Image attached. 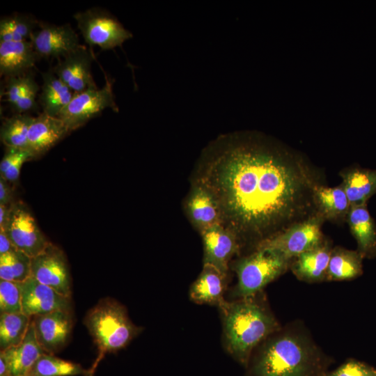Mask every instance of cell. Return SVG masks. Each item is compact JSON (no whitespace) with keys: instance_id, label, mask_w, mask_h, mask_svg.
Returning <instances> with one entry per match:
<instances>
[{"instance_id":"cell-1","label":"cell","mask_w":376,"mask_h":376,"mask_svg":"<svg viewBox=\"0 0 376 376\" xmlns=\"http://www.w3.org/2000/svg\"><path fill=\"white\" fill-rule=\"evenodd\" d=\"M204 159L198 185L240 244H258L315 210L313 188L320 182L305 159L282 143L256 133L230 134L213 143Z\"/></svg>"},{"instance_id":"cell-15","label":"cell","mask_w":376,"mask_h":376,"mask_svg":"<svg viewBox=\"0 0 376 376\" xmlns=\"http://www.w3.org/2000/svg\"><path fill=\"white\" fill-rule=\"evenodd\" d=\"M92 53L81 45L58 59L52 70L75 93L97 88L91 72Z\"/></svg>"},{"instance_id":"cell-24","label":"cell","mask_w":376,"mask_h":376,"mask_svg":"<svg viewBox=\"0 0 376 376\" xmlns=\"http://www.w3.org/2000/svg\"><path fill=\"white\" fill-rule=\"evenodd\" d=\"M187 205L191 220L201 232L214 225L222 224L215 199L203 187L198 185L194 189Z\"/></svg>"},{"instance_id":"cell-27","label":"cell","mask_w":376,"mask_h":376,"mask_svg":"<svg viewBox=\"0 0 376 376\" xmlns=\"http://www.w3.org/2000/svg\"><path fill=\"white\" fill-rule=\"evenodd\" d=\"M31 322V318L24 313H1L0 347L5 350L19 345L24 340Z\"/></svg>"},{"instance_id":"cell-31","label":"cell","mask_w":376,"mask_h":376,"mask_svg":"<svg viewBox=\"0 0 376 376\" xmlns=\"http://www.w3.org/2000/svg\"><path fill=\"white\" fill-rule=\"evenodd\" d=\"M31 258L14 249L0 255V279L22 283L31 276Z\"/></svg>"},{"instance_id":"cell-28","label":"cell","mask_w":376,"mask_h":376,"mask_svg":"<svg viewBox=\"0 0 376 376\" xmlns=\"http://www.w3.org/2000/svg\"><path fill=\"white\" fill-rule=\"evenodd\" d=\"M34 119L29 113H17L3 120L0 130L1 142L6 146L26 148L29 127Z\"/></svg>"},{"instance_id":"cell-10","label":"cell","mask_w":376,"mask_h":376,"mask_svg":"<svg viewBox=\"0 0 376 376\" xmlns=\"http://www.w3.org/2000/svg\"><path fill=\"white\" fill-rule=\"evenodd\" d=\"M31 276L63 295L71 297V276L63 251L50 242L31 258Z\"/></svg>"},{"instance_id":"cell-21","label":"cell","mask_w":376,"mask_h":376,"mask_svg":"<svg viewBox=\"0 0 376 376\" xmlns=\"http://www.w3.org/2000/svg\"><path fill=\"white\" fill-rule=\"evenodd\" d=\"M0 352L6 360L11 376L29 375L36 361L45 353L36 340L31 319L22 342Z\"/></svg>"},{"instance_id":"cell-34","label":"cell","mask_w":376,"mask_h":376,"mask_svg":"<svg viewBox=\"0 0 376 376\" xmlns=\"http://www.w3.org/2000/svg\"><path fill=\"white\" fill-rule=\"evenodd\" d=\"M39 86L33 75L28 72L25 75V81L21 96L13 109L18 113H24L33 109L36 106V95Z\"/></svg>"},{"instance_id":"cell-33","label":"cell","mask_w":376,"mask_h":376,"mask_svg":"<svg viewBox=\"0 0 376 376\" xmlns=\"http://www.w3.org/2000/svg\"><path fill=\"white\" fill-rule=\"evenodd\" d=\"M0 312L1 313L22 312L19 283L0 279Z\"/></svg>"},{"instance_id":"cell-6","label":"cell","mask_w":376,"mask_h":376,"mask_svg":"<svg viewBox=\"0 0 376 376\" xmlns=\"http://www.w3.org/2000/svg\"><path fill=\"white\" fill-rule=\"evenodd\" d=\"M324 221L321 216L315 214L262 241L256 248L273 251L292 261L293 258L314 248L324 240L321 227Z\"/></svg>"},{"instance_id":"cell-38","label":"cell","mask_w":376,"mask_h":376,"mask_svg":"<svg viewBox=\"0 0 376 376\" xmlns=\"http://www.w3.org/2000/svg\"><path fill=\"white\" fill-rule=\"evenodd\" d=\"M15 249L8 237L3 228H0V255L6 253Z\"/></svg>"},{"instance_id":"cell-18","label":"cell","mask_w":376,"mask_h":376,"mask_svg":"<svg viewBox=\"0 0 376 376\" xmlns=\"http://www.w3.org/2000/svg\"><path fill=\"white\" fill-rule=\"evenodd\" d=\"M331 250V244L324 238L318 246L292 260L290 267L293 274L308 283L326 281Z\"/></svg>"},{"instance_id":"cell-22","label":"cell","mask_w":376,"mask_h":376,"mask_svg":"<svg viewBox=\"0 0 376 376\" xmlns=\"http://www.w3.org/2000/svg\"><path fill=\"white\" fill-rule=\"evenodd\" d=\"M339 174L350 206L367 204L376 194V169L352 166Z\"/></svg>"},{"instance_id":"cell-26","label":"cell","mask_w":376,"mask_h":376,"mask_svg":"<svg viewBox=\"0 0 376 376\" xmlns=\"http://www.w3.org/2000/svg\"><path fill=\"white\" fill-rule=\"evenodd\" d=\"M363 256L358 251L336 246L331 250L326 281L355 279L362 274Z\"/></svg>"},{"instance_id":"cell-16","label":"cell","mask_w":376,"mask_h":376,"mask_svg":"<svg viewBox=\"0 0 376 376\" xmlns=\"http://www.w3.org/2000/svg\"><path fill=\"white\" fill-rule=\"evenodd\" d=\"M228 284V274L212 265H203L201 272L189 288V299L198 304L218 307L226 300Z\"/></svg>"},{"instance_id":"cell-12","label":"cell","mask_w":376,"mask_h":376,"mask_svg":"<svg viewBox=\"0 0 376 376\" xmlns=\"http://www.w3.org/2000/svg\"><path fill=\"white\" fill-rule=\"evenodd\" d=\"M22 311L29 318L57 311L72 312L71 297L61 295L32 276L19 283Z\"/></svg>"},{"instance_id":"cell-40","label":"cell","mask_w":376,"mask_h":376,"mask_svg":"<svg viewBox=\"0 0 376 376\" xmlns=\"http://www.w3.org/2000/svg\"><path fill=\"white\" fill-rule=\"evenodd\" d=\"M9 212V206L0 204V227H3L6 223Z\"/></svg>"},{"instance_id":"cell-17","label":"cell","mask_w":376,"mask_h":376,"mask_svg":"<svg viewBox=\"0 0 376 376\" xmlns=\"http://www.w3.org/2000/svg\"><path fill=\"white\" fill-rule=\"evenodd\" d=\"M69 132L59 118L42 112L34 117L29 127L27 149L36 158L47 152Z\"/></svg>"},{"instance_id":"cell-2","label":"cell","mask_w":376,"mask_h":376,"mask_svg":"<svg viewBox=\"0 0 376 376\" xmlns=\"http://www.w3.org/2000/svg\"><path fill=\"white\" fill-rule=\"evenodd\" d=\"M261 295L262 292L248 297L226 299L217 307L222 323L223 346L243 365L248 363L256 347L279 329Z\"/></svg>"},{"instance_id":"cell-37","label":"cell","mask_w":376,"mask_h":376,"mask_svg":"<svg viewBox=\"0 0 376 376\" xmlns=\"http://www.w3.org/2000/svg\"><path fill=\"white\" fill-rule=\"evenodd\" d=\"M10 182L3 178L0 177V204L10 206L13 199V189L10 187Z\"/></svg>"},{"instance_id":"cell-30","label":"cell","mask_w":376,"mask_h":376,"mask_svg":"<svg viewBox=\"0 0 376 376\" xmlns=\"http://www.w3.org/2000/svg\"><path fill=\"white\" fill-rule=\"evenodd\" d=\"M39 22L29 15L15 13L0 20V42L29 40Z\"/></svg>"},{"instance_id":"cell-23","label":"cell","mask_w":376,"mask_h":376,"mask_svg":"<svg viewBox=\"0 0 376 376\" xmlns=\"http://www.w3.org/2000/svg\"><path fill=\"white\" fill-rule=\"evenodd\" d=\"M312 197L315 213L324 220L346 219L350 205L341 185L329 187L318 183L313 188Z\"/></svg>"},{"instance_id":"cell-25","label":"cell","mask_w":376,"mask_h":376,"mask_svg":"<svg viewBox=\"0 0 376 376\" xmlns=\"http://www.w3.org/2000/svg\"><path fill=\"white\" fill-rule=\"evenodd\" d=\"M42 85L39 95L42 112L57 117L72 100L75 93L49 70L42 73Z\"/></svg>"},{"instance_id":"cell-7","label":"cell","mask_w":376,"mask_h":376,"mask_svg":"<svg viewBox=\"0 0 376 376\" xmlns=\"http://www.w3.org/2000/svg\"><path fill=\"white\" fill-rule=\"evenodd\" d=\"M74 17L82 37L90 46L111 49L120 47L132 37V33L106 10L91 8L75 13Z\"/></svg>"},{"instance_id":"cell-36","label":"cell","mask_w":376,"mask_h":376,"mask_svg":"<svg viewBox=\"0 0 376 376\" xmlns=\"http://www.w3.org/2000/svg\"><path fill=\"white\" fill-rule=\"evenodd\" d=\"M327 376H376V370L361 362L349 361Z\"/></svg>"},{"instance_id":"cell-32","label":"cell","mask_w":376,"mask_h":376,"mask_svg":"<svg viewBox=\"0 0 376 376\" xmlns=\"http://www.w3.org/2000/svg\"><path fill=\"white\" fill-rule=\"evenodd\" d=\"M0 162V177L8 182H16L24 162L34 157L29 149L6 147Z\"/></svg>"},{"instance_id":"cell-9","label":"cell","mask_w":376,"mask_h":376,"mask_svg":"<svg viewBox=\"0 0 376 376\" xmlns=\"http://www.w3.org/2000/svg\"><path fill=\"white\" fill-rule=\"evenodd\" d=\"M13 246L31 258L42 252L50 243L39 228L24 203L18 201L9 206L3 227Z\"/></svg>"},{"instance_id":"cell-20","label":"cell","mask_w":376,"mask_h":376,"mask_svg":"<svg viewBox=\"0 0 376 376\" xmlns=\"http://www.w3.org/2000/svg\"><path fill=\"white\" fill-rule=\"evenodd\" d=\"M346 221L357 242V251L363 258L375 256L376 224L368 210L367 204L351 205Z\"/></svg>"},{"instance_id":"cell-13","label":"cell","mask_w":376,"mask_h":376,"mask_svg":"<svg viewBox=\"0 0 376 376\" xmlns=\"http://www.w3.org/2000/svg\"><path fill=\"white\" fill-rule=\"evenodd\" d=\"M31 319L36 340L45 353L59 352L69 340L73 324L72 312L57 311Z\"/></svg>"},{"instance_id":"cell-35","label":"cell","mask_w":376,"mask_h":376,"mask_svg":"<svg viewBox=\"0 0 376 376\" xmlns=\"http://www.w3.org/2000/svg\"><path fill=\"white\" fill-rule=\"evenodd\" d=\"M25 75L26 73L19 76L6 77V81L2 94L6 97V100L13 109L15 107L22 93Z\"/></svg>"},{"instance_id":"cell-4","label":"cell","mask_w":376,"mask_h":376,"mask_svg":"<svg viewBox=\"0 0 376 376\" xmlns=\"http://www.w3.org/2000/svg\"><path fill=\"white\" fill-rule=\"evenodd\" d=\"M314 358L311 345L292 334L269 336L259 345L253 376H306Z\"/></svg>"},{"instance_id":"cell-5","label":"cell","mask_w":376,"mask_h":376,"mask_svg":"<svg viewBox=\"0 0 376 376\" xmlns=\"http://www.w3.org/2000/svg\"><path fill=\"white\" fill-rule=\"evenodd\" d=\"M290 263L277 253L262 248H256L252 253L238 259L233 265L237 283L229 292L230 300L262 292L267 285L285 273Z\"/></svg>"},{"instance_id":"cell-39","label":"cell","mask_w":376,"mask_h":376,"mask_svg":"<svg viewBox=\"0 0 376 376\" xmlns=\"http://www.w3.org/2000/svg\"><path fill=\"white\" fill-rule=\"evenodd\" d=\"M0 376H11L10 371L6 360L3 354L0 352Z\"/></svg>"},{"instance_id":"cell-3","label":"cell","mask_w":376,"mask_h":376,"mask_svg":"<svg viewBox=\"0 0 376 376\" xmlns=\"http://www.w3.org/2000/svg\"><path fill=\"white\" fill-rule=\"evenodd\" d=\"M84 323L99 350L88 376L93 375L105 354L125 347L143 329L132 322L123 305L111 298L101 299L92 308Z\"/></svg>"},{"instance_id":"cell-19","label":"cell","mask_w":376,"mask_h":376,"mask_svg":"<svg viewBox=\"0 0 376 376\" xmlns=\"http://www.w3.org/2000/svg\"><path fill=\"white\" fill-rule=\"evenodd\" d=\"M39 58L29 40L0 42V75L6 77L24 75Z\"/></svg>"},{"instance_id":"cell-11","label":"cell","mask_w":376,"mask_h":376,"mask_svg":"<svg viewBox=\"0 0 376 376\" xmlns=\"http://www.w3.org/2000/svg\"><path fill=\"white\" fill-rule=\"evenodd\" d=\"M29 40L39 58L58 60L81 46L78 35L69 24L56 25L39 22Z\"/></svg>"},{"instance_id":"cell-14","label":"cell","mask_w":376,"mask_h":376,"mask_svg":"<svg viewBox=\"0 0 376 376\" xmlns=\"http://www.w3.org/2000/svg\"><path fill=\"white\" fill-rule=\"evenodd\" d=\"M203 243V265H210L228 275L229 263L240 249L236 235L222 224L201 232Z\"/></svg>"},{"instance_id":"cell-29","label":"cell","mask_w":376,"mask_h":376,"mask_svg":"<svg viewBox=\"0 0 376 376\" xmlns=\"http://www.w3.org/2000/svg\"><path fill=\"white\" fill-rule=\"evenodd\" d=\"M88 375L78 363L44 353L36 361L28 376H77Z\"/></svg>"},{"instance_id":"cell-8","label":"cell","mask_w":376,"mask_h":376,"mask_svg":"<svg viewBox=\"0 0 376 376\" xmlns=\"http://www.w3.org/2000/svg\"><path fill=\"white\" fill-rule=\"evenodd\" d=\"M112 83V80L106 76V83L102 88H93L75 93L70 102L61 110L57 117L71 132L107 108L118 112V107L115 102Z\"/></svg>"}]
</instances>
